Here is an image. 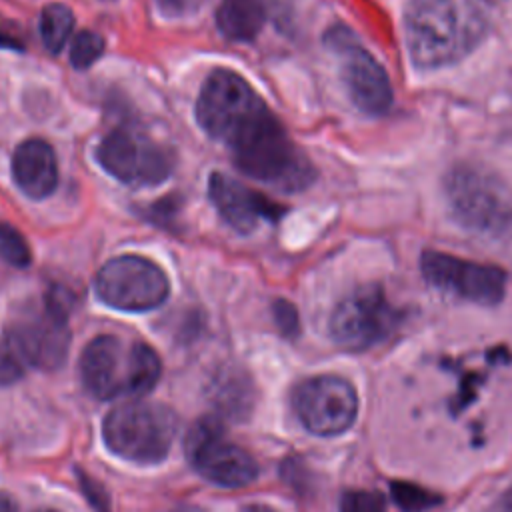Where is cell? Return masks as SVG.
Masks as SVG:
<instances>
[{
    "mask_svg": "<svg viewBox=\"0 0 512 512\" xmlns=\"http://www.w3.org/2000/svg\"><path fill=\"white\" fill-rule=\"evenodd\" d=\"M324 44L338 58L340 76L352 104L368 114L382 116L394 100L390 78L384 66L360 44L354 32L342 24L332 26Z\"/></svg>",
    "mask_w": 512,
    "mask_h": 512,
    "instance_id": "obj_10",
    "label": "cell"
},
{
    "mask_svg": "<svg viewBox=\"0 0 512 512\" xmlns=\"http://www.w3.org/2000/svg\"><path fill=\"white\" fill-rule=\"evenodd\" d=\"M208 398L212 406L226 418H246L256 402V390L242 370L224 368L212 376L208 384Z\"/></svg>",
    "mask_w": 512,
    "mask_h": 512,
    "instance_id": "obj_18",
    "label": "cell"
},
{
    "mask_svg": "<svg viewBox=\"0 0 512 512\" xmlns=\"http://www.w3.org/2000/svg\"><path fill=\"white\" fill-rule=\"evenodd\" d=\"M402 26L410 60L420 70L460 62L488 34V18L476 0H408Z\"/></svg>",
    "mask_w": 512,
    "mask_h": 512,
    "instance_id": "obj_1",
    "label": "cell"
},
{
    "mask_svg": "<svg viewBox=\"0 0 512 512\" xmlns=\"http://www.w3.org/2000/svg\"><path fill=\"white\" fill-rule=\"evenodd\" d=\"M486 2H502V0H486Z\"/></svg>",
    "mask_w": 512,
    "mask_h": 512,
    "instance_id": "obj_32",
    "label": "cell"
},
{
    "mask_svg": "<svg viewBox=\"0 0 512 512\" xmlns=\"http://www.w3.org/2000/svg\"><path fill=\"white\" fill-rule=\"evenodd\" d=\"M178 208H180V198L176 196H164L160 198L154 206H150L146 210V216L150 222L158 224V226H164V228H170L172 226V220L176 218L178 214Z\"/></svg>",
    "mask_w": 512,
    "mask_h": 512,
    "instance_id": "obj_26",
    "label": "cell"
},
{
    "mask_svg": "<svg viewBox=\"0 0 512 512\" xmlns=\"http://www.w3.org/2000/svg\"><path fill=\"white\" fill-rule=\"evenodd\" d=\"M186 454L194 470L222 488H242L256 480V460L228 440L218 416H204L192 424L186 436Z\"/></svg>",
    "mask_w": 512,
    "mask_h": 512,
    "instance_id": "obj_11",
    "label": "cell"
},
{
    "mask_svg": "<svg viewBox=\"0 0 512 512\" xmlns=\"http://www.w3.org/2000/svg\"><path fill=\"white\" fill-rule=\"evenodd\" d=\"M96 160L110 176L134 188L156 186L174 170V152L132 128L108 132L96 148Z\"/></svg>",
    "mask_w": 512,
    "mask_h": 512,
    "instance_id": "obj_8",
    "label": "cell"
},
{
    "mask_svg": "<svg viewBox=\"0 0 512 512\" xmlns=\"http://www.w3.org/2000/svg\"><path fill=\"white\" fill-rule=\"evenodd\" d=\"M0 512H16L14 500L4 492H0Z\"/></svg>",
    "mask_w": 512,
    "mask_h": 512,
    "instance_id": "obj_30",
    "label": "cell"
},
{
    "mask_svg": "<svg viewBox=\"0 0 512 512\" xmlns=\"http://www.w3.org/2000/svg\"><path fill=\"white\" fill-rule=\"evenodd\" d=\"M220 142L240 172L284 192L304 190L316 176L308 156L292 142L266 102L238 118Z\"/></svg>",
    "mask_w": 512,
    "mask_h": 512,
    "instance_id": "obj_2",
    "label": "cell"
},
{
    "mask_svg": "<svg viewBox=\"0 0 512 512\" xmlns=\"http://www.w3.org/2000/svg\"><path fill=\"white\" fill-rule=\"evenodd\" d=\"M0 260L16 268H26L32 262V252L26 238L6 222H0Z\"/></svg>",
    "mask_w": 512,
    "mask_h": 512,
    "instance_id": "obj_21",
    "label": "cell"
},
{
    "mask_svg": "<svg viewBox=\"0 0 512 512\" xmlns=\"http://www.w3.org/2000/svg\"><path fill=\"white\" fill-rule=\"evenodd\" d=\"M340 512H386L384 498L372 490H348L340 498Z\"/></svg>",
    "mask_w": 512,
    "mask_h": 512,
    "instance_id": "obj_24",
    "label": "cell"
},
{
    "mask_svg": "<svg viewBox=\"0 0 512 512\" xmlns=\"http://www.w3.org/2000/svg\"><path fill=\"white\" fill-rule=\"evenodd\" d=\"M264 100L234 70H214L202 84L196 100V118L200 128L214 140H220L222 134L246 112L262 104Z\"/></svg>",
    "mask_w": 512,
    "mask_h": 512,
    "instance_id": "obj_14",
    "label": "cell"
},
{
    "mask_svg": "<svg viewBox=\"0 0 512 512\" xmlns=\"http://www.w3.org/2000/svg\"><path fill=\"white\" fill-rule=\"evenodd\" d=\"M94 290L110 308L146 312L168 298L170 280L156 262L138 254H122L98 270Z\"/></svg>",
    "mask_w": 512,
    "mask_h": 512,
    "instance_id": "obj_9",
    "label": "cell"
},
{
    "mask_svg": "<svg viewBox=\"0 0 512 512\" xmlns=\"http://www.w3.org/2000/svg\"><path fill=\"white\" fill-rule=\"evenodd\" d=\"M68 310V298L60 290H52L4 330L26 368L54 370L66 360L70 346Z\"/></svg>",
    "mask_w": 512,
    "mask_h": 512,
    "instance_id": "obj_6",
    "label": "cell"
},
{
    "mask_svg": "<svg viewBox=\"0 0 512 512\" xmlns=\"http://www.w3.org/2000/svg\"><path fill=\"white\" fill-rule=\"evenodd\" d=\"M420 270L432 286L474 304L494 306L506 292V272L502 268L458 258L454 254L424 250L420 256Z\"/></svg>",
    "mask_w": 512,
    "mask_h": 512,
    "instance_id": "obj_13",
    "label": "cell"
},
{
    "mask_svg": "<svg viewBox=\"0 0 512 512\" xmlns=\"http://www.w3.org/2000/svg\"><path fill=\"white\" fill-rule=\"evenodd\" d=\"M74 30V12L66 4H46L40 14V36L48 52L58 54Z\"/></svg>",
    "mask_w": 512,
    "mask_h": 512,
    "instance_id": "obj_19",
    "label": "cell"
},
{
    "mask_svg": "<svg viewBox=\"0 0 512 512\" xmlns=\"http://www.w3.org/2000/svg\"><path fill=\"white\" fill-rule=\"evenodd\" d=\"M244 512H276V510L270 506H264V504H250L244 508Z\"/></svg>",
    "mask_w": 512,
    "mask_h": 512,
    "instance_id": "obj_31",
    "label": "cell"
},
{
    "mask_svg": "<svg viewBox=\"0 0 512 512\" xmlns=\"http://www.w3.org/2000/svg\"><path fill=\"white\" fill-rule=\"evenodd\" d=\"M390 494L402 512H424L436 506L442 498L418 484L396 480L390 484Z\"/></svg>",
    "mask_w": 512,
    "mask_h": 512,
    "instance_id": "obj_20",
    "label": "cell"
},
{
    "mask_svg": "<svg viewBox=\"0 0 512 512\" xmlns=\"http://www.w3.org/2000/svg\"><path fill=\"white\" fill-rule=\"evenodd\" d=\"M442 188L448 212L460 228L488 238L512 230V190L498 172L460 162L446 172Z\"/></svg>",
    "mask_w": 512,
    "mask_h": 512,
    "instance_id": "obj_4",
    "label": "cell"
},
{
    "mask_svg": "<svg viewBox=\"0 0 512 512\" xmlns=\"http://www.w3.org/2000/svg\"><path fill=\"white\" fill-rule=\"evenodd\" d=\"M284 0H222L216 10V24L224 38L232 42H252L268 16L284 18Z\"/></svg>",
    "mask_w": 512,
    "mask_h": 512,
    "instance_id": "obj_17",
    "label": "cell"
},
{
    "mask_svg": "<svg viewBox=\"0 0 512 512\" xmlns=\"http://www.w3.org/2000/svg\"><path fill=\"white\" fill-rule=\"evenodd\" d=\"M12 180L32 200L50 196L58 184L54 148L42 138H28L18 144L12 154Z\"/></svg>",
    "mask_w": 512,
    "mask_h": 512,
    "instance_id": "obj_16",
    "label": "cell"
},
{
    "mask_svg": "<svg viewBox=\"0 0 512 512\" xmlns=\"http://www.w3.org/2000/svg\"><path fill=\"white\" fill-rule=\"evenodd\" d=\"M78 478H80L82 492L86 500L92 504V508H96L98 512H110V500L104 486H100L92 476H86L82 472H78Z\"/></svg>",
    "mask_w": 512,
    "mask_h": 512,
    "instance_id": "obj_27",
    "label": "cell"
},
{
    "mask_svg": "<svg viewBox=\"0 0 512 512\" xmlns=\"http://www.w3.org/2000/svg\"><path fill=\"white\" fill-rule=\"evenodd\" d=\"M0 46H8V48H22V40L16 36V34H12L10 30H8V26H6V22H0Z\"/></svg>",
    "mask_w": 512,
    "mask_h": 512,
    "instance_id": "obj_28",
    "label": "cell"
},
{
    "mask_svg": "<svg viewBox=\"0 0 512 512\" xmlns=\"http://www.w3.org/2000/svg\"><path fill=\"white\" fill-rule=\"evenodd\" d=\"M104 38L98 32L92 30H82L72 38L70 46V64L76 70H86L90 68L104 52Z\"/></svg>",
    "mask_w": 512,
    "mask_h": 512,
    "instance_id": "obj_22",
    "label": "cell"
},
{
    "mask_svg": "<svg viewBox=\"0 0 512 512\" xmlns=\"http://www.w3.org/2000/svg\"><path fill=\"white\" fill-rule=\"evenodd\" d=\"M272 316L274 322L278 326V330L286 336V338H294L300 332V320H298V310L292 302L278 298L272 304Z\"/></svg>",
    "mask_w": 512,
    "mask_h": 512,
    "instance_id": "obj_25",
    "label": "cell"
},
{
    "mask_svg": "<svg viewBox=\"0 0 512 512\" xmlns=\"http://www.w3.org/2000/svg\"><path fill=\"white\" fill-rule=\"evenodd\" d=\"M42 512H54V510H42Z\"/></svg>",
    "mask_w": 512,
    "mask_h": 512,
    "instance_id": "obj_33",
    "label": "cell"
},
{
    "mask_svg": "<svg viewBox=\"0 0 512 512\" xmlns=\"http://www.w3.org/2000/svg\"><path fill=\"white\" fill-rule=\"evenodd\" d=\"M178 430L176 414L158 402H124L104 424V442L120 458L136 464H154L166 458Z\"/></svg>",
    "mask_w": 512,
    "mask_h": 512,
    "instance_id": "obj_5",
    "label": "cell"
},
{
    "mask_svg": "<svg viewBox=\"0 0 512 512\" xmlns=\"http://www.w3.org/2000/svg\"><path fill=\"white\" fill-rule=\"evenodd\" d=\"M208 196L218 214L238 232L248 234L260 220L276 222L282 218L286 208L254 188L240 184L238 180L212 172L208 178Z\"/></svg>",
    "mask_w": 512,
    "mask_h": 512,
    "instance_id": "obj_15",
    "label": "cell"
},
{
    "mask_svg": "<svg viewBox=\"0 0 512 512\" xmlns=\"http://www.w3.org/2000/svg\"><path fill=\"white\" fill-rule=\"evenodd\" d=\"M160 372L154 348L144 342L124 344L110 334L90 340L80 356L82 384L98 400L142 396L154 388Z\"/></svg>",
    "mask_w": 512,
    "mask_h": 512,
    "instance_id": "obj_3",
    "label": "cell"
},
{
    "mask_svg": "<svg viewBox=\"0 0 512 512\" xmlns=\"http://www.w3.org/2000/svg\"><path fill=\"white\" fill-rule=\"evenodd\" d=\"M26 370L28 368L22 362L20 354L16 352V348L12 346L8 336L2 334L0 336V386H10V384L18 382Z\"/></svg>",
    "mask_w": 512,
    "mask_h": 512,
    "instance_id": "obj_23",
    "label": "cell"
},
{
    "mask_svg": "<svg viewBox=\"0 0 512 512\" xmlns=\"http://www.w3.org/2000/svg\"><path fill=\"white\" fill-rule=\"evenodd\" d=\"M292 406L308 432L336 436L354 424L358 396L348 380L334 374H320L302 380L294 388Z\"/></svg>",
    "mask_w": 512,
    "mask_h": 512,
    "instance_id": "obj_12",
    "label": "cell"
},
{
    "mask_svg": "<svg viewBox=\"0 0 512 512\" xmlns=\"http://www.w3.org/2000/svg\"><path fill=\"white\" fill-rule=\"evenodd\" d=\"M496 512H512V486L502 494V498L496 506Z\"/></svg>",
    "mask_w": 512,
    "mask_h": 512,
    "instance_id": "obj_29",
    "label": "cell"
},
{
    "mask_svg": "<svg viewBox=\"0 0 512 512\" xmlns=\"http://www.w3.org/2000/svg\"><path fill=\"white\" fill-rule=\"evenodd\" d=\"M400 310L380 284H364L346 294L330 314V336L346 350L362 352L384 342L398 326Z\"/></svg>",
    "mask_w": 512,
    "mask_h": 512,
    "instance_id": "obj_7",
    "label": "cell"
}]
</instances>
